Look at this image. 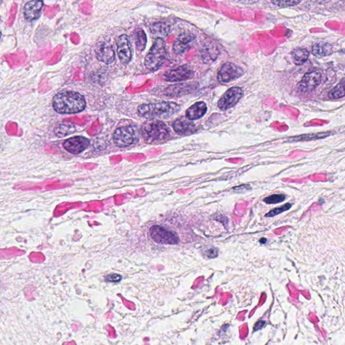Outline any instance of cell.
Here are the masks:
<instances>
[{"label":"cell","instance_id":"10","mask_svg":"<svg viewBox=\"0 0 345 345\" xmlns=\"http://www.w3.org/2000/svg\"><path fill=\"white\" fill-rule=\"evenodd\" d=\"M321 81V72L315 71V72L308 73L305 74L298 84V91L302 93H310L318 87Z\"/></svg>","mask_w":345,"mask_h":345},{"label":"cell","instance_id":"12","mask_svg":"<svg viewBox=\"0 0 345 345\" xmlns=\"http://www.w3.org/2000/svg\"><path fill=\"white\" fill-rule=\"evenodd\" d=\"M90 145L89 140L84 137L76 136L69 138L63 143V147L67 152L73 155L81 153L88 148Z\"/></svg>","mask_w":345,"mask_h":345},{"label":"cell","instance_id":"8","mask_svg":"<svg viewBox=\"0 0 345 345\" xmlns=\"http://www.w3.org/2000/svg\"><path fill=\"white\" fill-rule=\"evenodd\" d=\"M194 70L188 65H183L177 68L167 71L164 74V79L167 82H177L188 81L193 78Z\"/></svg>","mask_w":345,"mask_h":345},{"label":"cell","instance_id":"33","mask_svg":"<svg viewBox=\"0 0 345 345\" xmlns=\"http://www.w3.org/2000/svg\"><path fill=\"white\" fill-rule=\"evenodd\" d=\"M260 242H262L261 244H265V242H266V239H262Z\"/></svg>","mask_w":345,"mask_h":345},{"label":"cell","instance_id":"1","mask_svg":"<svg viewBox=\"0 0 345 345\" xmlns=\"http://www.w3.org/2000/svg\"><path fill=\"white\" fill-rule=\"evenodd\" d=\"M53 108L62 114H77L86 106L84 97L77 92L66 91L53 97Z\"/></svg>","mask_w":345,"mask_h":345},{"label":"cell","instance_id":"7","mask_svg":"<svg viewBox=\"0 0 345 345\" xmlns=\"http://www.w3.org/2000/svg\"><path fill=\"white\" fill-rule=\"evenodd\" d=\"M244 95L240 87H232L227 90L218 102V108L223 111L232 108L239 101Z\"/></svg>","mask_w":345,"mask_h":345},{"label":"cell","instance_id":"25","mask_svg":"<svg viewBox=\"0 0 345 345\" xmlns=\"http://www.w3.org/2000/svg\"><path fill=\"white\" fill-rule=\"evenodd\" d=\"M330 50L331 49L329 48L328 45L321 44V43L314 45L313 48H312V52H313V54L315 56L318 57L326 56V55L330 54L331 53Z\"/></svg>","mask_w":345,"mask_h":345},{"label":"cell","instance_id":"18","mask_svg":"<svg viewBox=\"0 0 345 345\" xmlns=\"http://www.w3.org/2000/svg\"><path fill=\"white\" fill-rule=\"evenodd\" d=\"M202 60L205 63H211L214 62L218 55V50L214 45H209L203 48L201 50Z\"/></svg>","mask_w":345,"mask_h":345},{"label":"cell","instance_id":"30","mask_svg":"<svg viewBox=\"0 0 345 345\" xmlns=\"http://www.w3.org/2000/svg\"><path fill=\"white\" fill-rule=\"evenodd\" d=\"M205 254L208 258H216L218 256V249L216 247H211L205 251Z\"/></svg>","mask_w":345,"mask_h":345},{"label":"cell","instance_id":"16","mask_svg":"<svg viewBox=\"0 0 345 345\" xmlns=\"http://www.w3.org/2000/svg\"><path fill=\"white\" fill-rule=\"evenodd\" d=\"M173 130L180 134L192 133L197 130L195 125L186 116H182L177 119L173 124Z\"/></svg>","mask_w":345,"mask_h":345},{"label":"cell","instance_id":"24","mask_svg":"<svg viewBox=\"0 0 345 345\" xmlns=\"http://www.w3.org/2000/svg\"><path fill=\"white\" fill-rule=\"evenodd\" d=\"M344 97H345V81H343L329 92V97L331 99H339Z\"/></svg>","mask_w":345,"mask_h":345},{"label":"cell","instance_id":"15","mask_svg":"<svg viewBox=\"0 0 345 345\" xmlns=\"http://www.w3.org/2000/svg\"><path fill=\"white\" fill-rule=\"evenodd\" d=\"M43 2L41 0H32L24 6V16L28 21H33L39 18Z\"/></svg>","mask_w":345,"mask_h":345},{"label":"cell","instance_id":"32","mask_svg":"<svg viewBox=\"0 0 345 345\" xmlns=\"http://www.w3.org/2000/svg\"><path fill=\"white\" fill-rule=\"evenodd\" d=\"M235 1H238L239 3H253L256 2L258 0H235Z\"/></svg>","mask_w":345,"mask_h":345},{"label":"cell","instance_id":"17","mask_svg":"<svg viewBox=\"0 0 345 345\" xmlns=\"http://www.w3.org/2000/svg\"><path fill=\"white\" fill-rule=\"evenodd\" d=\"M207 112V106L204 102H197L186 111V117L190 120L202 118Z\"/></svg>","mask_w":345,"mask_h":345},{"label":"cell","instance_id":"27","mask_svg":"<svg viewBox=\"0 0 345 345\" xmlns=\"http://www.w3.org/2000/svg\"><path fill=\"white\" fill-rule=\"evenodd\" d=\"M291 206H292V204H290V203H287V204L280 206V207L276 208V209L272 210L269 213H267V214L265 215V216H266V217H273V216H277V215L285 212V211L290 209Z\"/></svg>","mask_w":345,"mask_h":345},{"label":"cell","instance_id":"28","mask_svg":"<svg viewBox=\"0 0 345 345\" xmlns=\"http://www.w3.org/2000/svg\"><path fill=\"white\" fill-rule=\"evenodd\" d=\"M301 0H272V2L276 6L286 7L296 6Z\"/></svg>","mask_w":345,"mask_h":345},{"label":"cell","instance_id":"21","mask_svg":"<svg viewBox=\"0 0 345 345\" xmlns=\"http://www.w3.org/2000/svg\"><path fill=\"white\" fill-rule=\"evenodd\" d=\"M75 131V126L72 124H69V123L61 124L58 126H57L54 130L55 134L58 137H60V138L68 136L71 133H74Z\"/></svg>","mask_w":345,"mask_h":345},{"label":"cell","instance_id":"29","mask_svg":"<svg viewBox=\"0 0 345 345\" xmlns=\"http://www.w3.org/2000/svg\"><path fill=\"white\" fill-rule=\"evenodd\" d=\"M121 279H122V277L117 274L109 275L105 277V280L108 282H118L121 281Z\"/></svg>","mask_w":345,"mask_h":345},{"label":"cell","instance_id":"5","mask_svg":"<svg viewBox=\"0 0 345 345\" xmlns=\"http://www.w3.org/2000/svg\"><path fill=\"white\" fill-rule=\"evenodd\" d=\"M149 235L157 244L176 245L180 242L178 234L161 225H153L150 227Z\"/></svg>","mask_w":345,"mask_h":345},{"label":"cell","instance_id":"9","mask_svg":"<svg viewBox=\"0 0 345 345\" xmlns=\"http://www.w3.org/2000/svg\"><path fill=\"white\" fill-rule=\"evenodd\" d=\"M244 74V70L236 64H225L218 71L217 79L220 82L227 83L239 79Z\"/></svg>","mask_w":345,"mask_h":345},{"label":"cell","instance_id":"26","mask_svg":"<svg viewBox=\"0 0 345 345\" xmlns=\"http://www.w3.org/2000/svg\"><path fill=\"white\" fill-rule=\"evenodd\" d=\"M286 196L284 194H273V195L269 196V197H265L263 199V202H266L268 204H278L285 201Z\"/></svg>","mask_w":345,"mask_h":345},{"label":"cell","instance_id":"4","mask_svg":"<svg viewBox=\"0 0 345 345\" xmlns=\"http://www.w3.org/2000/svg\"><path fill=\"white\" fill-rule=\"evenodd\" d=\"M167 58L165 42L162 38L155 40L148 54L146 56L145 65L148 70L155 72L159 70Z\"/></svg>","mask_w":345,"mask_h":345},{"label":"cell","instance_id":"20","mask_svg":"<svg viewBox=\"0 0 345 345\" xmlns=\"http://www.w3.org/2000/svg\"><path fill=\"white\" fill-rule=\"evenodd\" d=\"M292 58L296 65H302L309 58V52L306 49H295L292 51Z\"/></svg>","mask_w":345,"mask_h":345},{"label":"cell","instance_id":"31","mask_svg":"<svg viewBox=\"0 0 345 345\" xmlns=\"http://www.w3.org/2000/svg\"><path fill=\"white\" fill-rule=\"evenodd\" d=\"M265 325V322L264 321H259L257 323H256V325H255L254 327V330H260V329H262V328L263 327V326Z\"/></svg>","mask_w":345,"mask_h":345},{"label":"cell","instance_id":"13","mask_svg":"<svg viewBox=\"0 0 345 345\" xmlns=\"http://www.w3.org/2000/svg\"><path fill=\"white\" fill-rule=\"evenodd\" d=\"M95 52L98 60L103 63L110 64L115 60V51L111 43L108 42L99 43Z\"/></svg>","mask_w":345,"mask_h":345},{"label":"cell","instance_id":"2","mask_svg":"<svg viewBox=\"0 0 345 345\" xmlns=\"http://www.w3.org/2000/svg\"><path fill=\"white\" fill-rule=\"evenodd\" d=\"M180 110L178 104L173 102H160L144 104L138 107V114L145 118L168 119L178 114Z\"/></svg>","mask_w":345,"mask_h":345},{"label":"cell","instance_id":"3","mask_svg":"<svg viewBox=\"0 0 345 345\" xmlns=\"http://www.w3.org/2000/svg\"><path fill=\"white\" fill-rule=\"evenodd\" d=\"M141 134L147 143H158L169 138L170 131L163 121L151 119L146 121L142 126Z\"/></svg>","mask_w":345,"mask_h":345},{"label":"cell","instance_id":"19","mask_svg":"<svg viewBox=\"0 0 345 345\" xmlns=\"http://www.w3.org/2000/svg\"><path fill=\"white\" fill-rule=\"evenodd\" d=\"M152 33L159 36V38L167 36L171 31V27L167 22H158L150 26Z\"/></svg>","mask_w":345,"mask_h":345},{"label":"cell","instance_id":"14","mask_svg":"<svg viewBox=\"0 0 345 345\" xmlns=\"http://www.w3.org/2000/svg\"><path fill=\"white\" fill-rule=\"evenodd\" d=\"M194 40H195V36L190 33H183L180 34L173 43V52L176 54H182L190 48Z\"/></svg>","mask_w":345,"mask_h":345},{"label":"cell","instance_id":"6","mask_svg":"<svg viewBox=\"0 0 345 345\" xmlns=\"http://www.w3.org/2000/svg\"><path fill=\"white\" fill-rule=\"evenodd\" d=\"M138 138V131L136 128L131 126L117 128L114 133V143L120 148L133 145Z\"/></svg>","mask_w":345,"mask_h":345},{"label":"cell","instance_id":"11","mask_svg":"<svg viewBox=\"0 0 345 345\" xmlns=\"http://www.w3.org/2000/svg\"><path fill=\"white\" fill-rule=\"evenodd\" d=\"M117 47V54L119 60L123 64L126 65L131 62L132 57V52L129 38L126 34H121L116 40Z\"/></svg>","mask_w":345,"mask_h":345},{"label":"cell","instance_id":"22","mask_svg":"<svg viewBox=\"0 0 345 345\" xmlns=\"http://www.w3.org/2000/svg\"><path fill=\"white\" fill-rule=\"evenodd\" d=\"M134 41L138 51H142L145 50L147 46V38L145 31L141 29H137L134 33Z\"/></svg>","mask_w":345,"mask_h":345},{"label":"cell","instance_id":"23","mask_svg":"<svg viewBox=\"0 0 345 345\" xmlns=\"http://www.w3.org/2000/svg\"><path fill=\"white\" fill-rule=\"evenodd\" d=\"M330 133L328 132L308 133V134H303L294 137V138H292V141H310V140L322 139V138H327V137L330 136Z\"/></svg>","mask_w":345,"mask_h":345}]
</instances>
